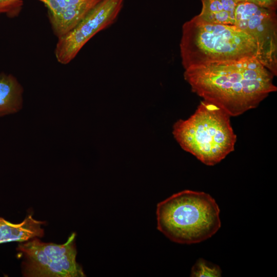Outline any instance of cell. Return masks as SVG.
Returning <instances> with one entry per match:
<instances>
[{
  "label": "cell",
  "mask_w": 277,
  "mask_h": 277,
  "mask_svg": "<svg viewBox=\"0 0 277 277\" xmlns=\"http://www.w3.org/2000/svg\"><path fill=\"white\" fill-rule=\"evenodd\" d=\"M273 76L256 58L191 67L184 72L193 92L230 116L255 108L275 92Z\"/></svg>",
  "instance_id": "obj_1"
},
{
  "label": "cell",
  "mask_w": 277,
  "mask_h": 277,
  "mask_svg": "<svg viewBox=\"0 0 277 277\" xmlns=\"http://www.w3.org/2000/svg\"><path fill=\"white\" fill-rule=\"evenodd\" d=\"M180 48L184 69L252 58L261 62L251 35L234 25L207 22L197 15L183 24Z\"/></svg>",
  "instance_id": "obj_2"
},
{
  "label": "cell",
  "mask_w": 277,
  "mask_h": 277,
  "mask_svg": "<svg viewBox=\"0 0 277 277\" xmlns=\"http://www.w3.org/2000/svg\"><path fill=\"white\" fill-rule=\"evenodd\" d=\"M220 213L217 204L210 194L185 190L157 204V229L173 242L199 243L219 230Z\"/></svg>",
  "instance_id": "obj_3"
},
{
  "label": "cell",
  "mask_w": 277,
  "mask_h": 277,
  "mask_svg": "<svg viewBox=\"0 0 277 277\" xmlns=\"http://www.w3.org/2000/svg\"><path fill=\"white\" fill-rule=\"evenodd\" d=\"M230 116L217 106L202 100L193 114L179 120L172 134L181 147L207 166H214L234 150L236 135Z\"/></svg>",
  "instance_id": "obj_4"
},
{
  "label": "cell",
  "mask_w": 277,
  "mask_h": 277,
  "mask_svg": "<svg viewBox=\"0 0 277 277\" xmlns=\"http://www.w3.org/2000/svg\"><path fill=\"white\" fill-rule=\"evenodd\" d=\"M76 234L72 233L63 244L42 242L34 238L21 242L17 250L22 254V272L27 277H84L86 275L76 261Z\"/></svg>",
  "instance_id": "obj_5"
},
{
  "label": "cell",
  "mask_w": 277,
  "mask_h": 277,
  "mask_svg": "<svg viewBox=\"0 0 277 277\" xmlns=\"http://www.w3.org/2000/svg\"><path fill=\"white\" fill-rule=\"evenodd\" d=\"M234 26L251 35L258 45L262 63L277 75L276 10L251 2L240 1L235 9Z\"/></svg>",
  "instance_id": "obj_6"
},
{
  "label": "cell",
  "mask_w": 277,
  "mask_h": 277,
  "mask_svg": "<svg viewBox=\"0 0 277 277\" xmlns=\"http://www.w3.org/2000/svg\"><path fill=\"white\" fill-rule=\"evenodd\" d=\"M124 0H101L69 32L58 38L54 54L58 63L69 64L96 33L112 25Z\"/></svg>",
  "instance_id": "obj_7"
},
{
  "label": "cell",
  "mask_w": 277,
  "mask_h": 277,
  "mask_svg": "<svg viewBox=\"0 0 277 277\" xmlns=\"http://www.w3.org/2000/svg\"><path fill=\"white\" fill-rule=\"evenodd\" d=\"M45 222L34 219L32 214L28 215L20 223H12L0 217V244L10 242H24L34 238H42L44 229L42 227Z\"/></svg>",
  "instance_id": "obj_8"
},
{
  "label": "cell",
  "mask_w": 277,
  "mask_h": 277,
  "mask_svg": "<svg viewBox=\"0 0 277 277\" xmlns=\"http://www.w3.org/2000/svg\"><path fill=\"white\" fill-rule=\"evenodd\" d=\"M23 87L12 74L0 73V117L22 108Z\"/></svg>",
  "instance_id": "obj_9"
},
{
  "label": "cell",
  "mask_w": 277,
  "mask_h": 277,
  "mask_svg": "<svg viewBox=\"0 0 277 277\" xmlns=\"http://www.w3.org/2000/svg\"><path fill=\"white\" fill-rule=\"evenodd\" d=\"M202 9L197 15L216 24L234 25L236 7L240 0H201Z\"/></svg>",
  "instance_id": "obj_10"
},
{
  "label": "cell",
  "mask_w": 277,
  "mask_h": 277,
  "mask_svg": "<svg viewBox=\"0 0 277 277\" xmlns=\"http://www.w3.org/2000/svg\"><path fill=\"white\" fill-rule=\"evenodd\" d=\"M101 0H87L65 10L56 18L50 20L51 28L57 38L72 29Z\"/></svg>",
  "instance_id": "obj_11"
},
{
  "label": "cell",
  "mask_w": 277,
  "mask_h": 277,
  "mask_svg": "<svg viewBox=\"0 0 277 277\" xmlns=\"http://www.w3.org/2000/svg\"><path fill=\"white\" fill-rule=\"evenodd\" d=\"M222 276L220 267L202 258L199 259L192 266L190 276L220 277Z\"/></svg>",
  "instance_id": "obj_12"
},
{
  "label": "cell",
  "mask_w": 277,
  "mask_h": 277,
  "mask_svg": "<svg viewBox=\"0 0 277 277\" xmlns=\"http://www.w3.org/2000/svg\"><path fill=\"white\" fill-rule=\"evenodd\" d=\"M42 2L47 8L49 19L60 15L69 8L77 5L87 0H37Z\"/></svg>",
  "instance_id": "obj_13"
},
{
  "label": "cell",
  "mask_w": 277,
  "mask_h": 277,
  "mask_svg": "<svg viewBox=\"0 0 277 277\" xmlns=\"http://www.w3.org/2000/svg\"><path fill=\"white\" fill-rule=\"evenodd\" d=\"M23 0H0V14L9 17L17 16L23 7Z\"/></svg>",
  "instance_id": "obj_14"
},
{
  "label": "cell",
  "mask_w": 277,
  "mask_h": 277,
  "mask_svg": "<svg viewBox=\"0 0 277 277\" xmlns=\"http://www.w3.org/2000/svg\"><path fill=\"white\" fill-rule=\"evenodd\" d=\"M252 2L261 6L270 9L276 10L277 0H240Z\"/></svg>",
  "instance_id": "obj_15"
}]
</instances>
